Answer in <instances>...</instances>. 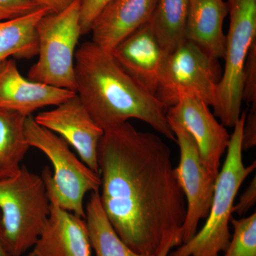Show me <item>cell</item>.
Listing matches in <instances>:
<instances>
[{
  "label": "cell",
  "instance_id": "19",
  "mask_svg": "<svg viewBox=\"0 0 256 256\" xmlns=\"http://www.w3.org/2000/svg\"><path fill=\"white\" fill-rule=\"evenodd\" d=\"M85 214L90 245L96 256H144L133 252L116 233L101 205L99 192L90 193Z\"/></svg>",
  "mask_w": 256,
  "mask_h": 256
},
{
  "label": "cell",
  "instance_id": "8",
  "mask_svg": "<svg viewBox=\"0 0 256 256\" xmlns=\"http://www.w3.org/2000/svg\"><path fill=\"white\" fill-rule=\"evenodd\" d=\"M222 70L218 60L185 40L165 62L156 96L166 107L191 96L214 107Z\"/></svg>",
  "mask_w": 256,
  "mask_h": 256
},
{
  "label": "cell",
  "instance_id": "10",
  "mask_svg": "<svg viewBox=\"0 0 256 256\" xmlns=\"http://www.w3.org/2000/svg\"><path fill=\"white\" fill-rule=\"evenodd\" d=\"M34 120L63 138L84 164L98 173V148L104 130L94 122L76 94L52 110L40 112Z\"/></svg>",
  "mask_w": 256,
  "mask_h": 256
},
{
  "label": "cell",
  "instance_id": "21",
  "mask_svg": "<svg viewBox=\"0 0 256 256\" xmlns=\"http://www.w3.org/2000/svg\"><path fill=\"white\" fill-rule=\"evenodd\" d=\"M234 234L224 256H256V213L240 220L232 217Z\"/></svg>",
  "mask_w": 256,
  "mask_h": 256
},
{
  "label": "cell",
  "instance_id": "29",
  "mask_svg": "<svg viewBox=\"0 0 256 256\" xmlns=\"http://www.w3.org/2000/svg\"><path fill=\"white\" fill-rule=\"evenodd\" d=\"M0 256H11L6 248L4 238V232H3L2 220L0 213Z\"/></svg>",
  "mask_w": 256,
  "mask_h": 256
},
{
  "label": "cell",
  "instance_id": "6",
  "mask_svg": "<svg viewBox=\"0 0 256 256\" xmlns=\"http://www.w3.org/2000/svg\"><path fill=\"white\" fill-rule=\"evenodd\" d=\"M80 0H75L60 12L43 16L36 26L38 60L28 77L33 82L76 92L74 58L79 37Z\"/></svg>",
  "mask_w": 256,
  "mask_h": 256
},
{
  "label": "cell",
  "instance_id": "7",
  "mask_svg": "<svg viewBox=\"0 0 256 256\" xmlns=\"http://www.w3.org/2000/svg\"><path fill=\"white\" fill-rule=\"evenodd\" d=\"M227 4L230 23L226 35L225 68L214 114L224 126L234 128L242 114L244 66L256 42V0H228Z\"/></svg>",
  "mask_w": 256,
  "mask_h": 256
},
{
  "label": "cell",
  "instance_id": "1",
  "mask_svg": "<svg viewBox=\"0 0 256 256\" xmlns=\"http://www.w3.org/2000/svg\"><path fill=\"white\" fill-rule=\"evenodd\" d=\"M98 164L101 205L116 233L133 252L156 256L186 218L170 146L126 122L104 130Z\"/></svg>",
  "mask_w": 256,
  "mask_h": 256
},
{
  "label": "cell",
  "instance_id": "13",
  "mask_svg": "<svg viewBox=\"0 0 256 256\" xmlns=\"http://www.w3.org/2000/svg\"><path fill=\"white\" fill-rule=\"evenodd\" d=\"M76 94L24 78L12 58L0 62V109L28 117L47 106H58Z\"/></svg>",
  "mask_w": 256,
  "mask_h": 256
},
{
  "label": "cell",
  "instance_id": "4",
  "mask_svg": "<svg viewBox=\"0 0 256 256\" xmlns=\"http://www.w3.org/2000/svg\"><path fill=\"white\" fill-rule=\"evenodd\" d=\"M24 133L30 148L42 151L53 165V172L48 166L42 170L47 194L62 208L85 220L84 197L99 192L100 175L79 160L63 138L37 124L33 116L25 120Z\"/></svg>",
  "mask_w": 256,
  "mask_h": 256
},
{
  "label": "cell",
  "instance_id": "17",
  "mask_svg": "<svg viewBox=\"0 0 256 256\" xmlns=\"http://www.w3.org/2000/svg\"><path fill=\"white\" fill-rule=\"evenodd\" d=\"M50 12L46 8H38L21 18L0 22V62L10 57L30 60L38 55L36 26Z\"/></svg>",
  "mask_w": 256,
  "mask_h": 256
},
{
  "label": "cell",
  "instance_id": "9",
  "mask_svg": "<svg viewBox=\"0 0 256 256\" xmlns=\"http://www.w3.org/2000/svg\"><path fill=\"white\" fill-rule=\"evenodd\" d=\"M166 119L180 150V163L174 173L186 202V218L181 228L182 240L184 244L196 234L200 220L208 216L216 178L205 168L191 134L180 122Z\"/></svg>",
  "mask_w": 256,
  "mask_h": 256
},
{
  "label": "cell",
  "instance_id": "11",
  "mask_svg": "<svg viewBox=\"0 0 256 256\" xmlns=\"http://www.w3.org/2000/svg\"><path fill=\"white\" fill-rule=\"evenodd\" d=\"M168 118L180 122L194 140L207 171L216 178L220 160L228 148L230 134L225 126L215 118L210 106L201 99L191 96L180 98L169 108Z\"/></svg>",
  "mask_w": 256,
  "mask_h": 256
},
{
  "label": "cell",
  "instance_id": "18",
  "mask_svg": "<svg viewBox=\"0 0 256 256\" xmlns=\"http://www.w3.org/2000/svg\"><path fill=\"white\" fill-rule=\"evenodd\" d=\"M26 116L0 109V180L13 178L30 150L24 133Z\"/></svg>",
  "mask_w": 256,
  "mask_h": 256
},
{
  "label": "cell",
  "instance_id": "27",
  "mask_svg": "<svg viewBox=\"0 0 256 256\" xmlns=\"http://www.w3.org/2000/svg\"><path fill=\"white\" fill-rule=\"evenodd\" d=\"M182 244V242L181 230L176 233L169 234L165 237L162 242L156 256H168L173 248L180 246Z\"/></svg>",
  "mask_w": 256,
  "mask_h": 256
},
{
  "label": "cell",
  "instance_id": "24",
  "mask_svg": "<svg viewBox=\"0 0 256 256\" xmlns=\"http://www.w3.org/2000/svg\"><path fill=\"white\" fill-rule=\"evenodd\" d=\"M38 8L30 0H0V22L21 18Z\"/></svg>",
  "mask_w": 256,
  "mask_h": 256
},
{
  "label": "cell",
  "instance_id": "22",
  "mask_svg": "<svg viewBox=\"0 0 256 256\" xmlns=\"http://www.w3.org/2000/svg\"><path fill=\"white\" fill-rule=\"evenodd\" d=\"M242 100L256 102V42L250 47L244 66Z\"/></svg>",
  "mask_w": 256,
  "mask_h": 256
},
{
  "label": "cell",
  "instance_id": "25",
  "mask_svg": "<svg viewBox=\"0 0 256 256\" xmlns=\"http://www.w3.org/2000/svg\"><path fill=\"white\" fill-rule=\"evenodd\" d=\"M256 144V102L252 104L248 114H246L242 130V149L247 150Z\"/></svg>",
  "mask_w": 256,
  "mask_h": 256
},
{
  "label": "cell",
  "instance_id": "15",
  "mask_svg": "<svg viewBox=\"0 0 256 256\" xmlns=\"http://www.w3.org/2000/svg\"><path fill=\"white\" fill-rule=\"evenodd\" d=\"M158 0H112L92 24V42L110 52L118 44L150 21Z\"/></svg>",
  "mask_w": 256,
  "mask_h": 256
},
{
  "label": "cell",
  "instance_id": "2",
  "mask_svg": "<svg viewBox=\"0 0 256 256\" xmlns=\"http://www.w3.org/2000/svg\"><path fill=\"white\" fill-rule=\"evenodd\" d=\"M76 94L99 127L105 130L138 119L176 142L166 119L168 108L132 78L110 52L94 42L75 54Z\"/></svg>",
  "mask_w": 256,
  "mask_h": 256
},
{
  "label": "cell",
  "instance_id": "5",
  "mask_svg": "<svg viewBox=\"0 0 256 256\" xmlns=\"http://www.w3.org/2000/svg\"><path fill=\"white\" fill-rule=\"evenodd\" d=\"M50 212V200L40 175L22 166L13 178L0 180V213L6 248L22 256L36 244Z\"/></svg>",
  "mask_w": 256,
  "mask_h": 256
},
{
  "label": "cell",
  "instance_id": "16",
  "mask_svg": "<svg viewBox=\"0 0 256 256\" xmlns=\"http://www.w3.org/2000/svg\"><path fill=\"white\" fill-rule=\"evenodd\" d=\"M228 14L224 0H190L185 38L215 60L224 58L226 36L224 22Z\"/></svg>",
  "mask_w": 256,
  "mask_h": 256
},
{
  "label": "cell",
  "instance_id": "3",
  "mask_svg": "<svg viewBox=\"0 0 256 256\" xmlns=\"http://www.w3.org/2000/svg\"><path fill=\"white\" fill-rule=\"evenodd\" d=\"M246 112H242L230 134L223 166L216 178L214 193L206 224L188 242L168 256H220L225 252L232 235L229 224L239 188L256 168V161L246 166L242 162V130Z\"/></svg>",
  "mask_w": 256,
  "mask_h": 256
},
{
  "label": "cell",
  "instance_id": "14",
  "mask_svg": "<svg viewBox=\"0 0 256 256\" xmlns=\"http://www.w3.org/2000/svg\"><path fill=\"white\" fill-rule=\"evenodd\" d=\"M48 196L50 215L28 256H92L85 220L62 208L52 195Z\"/></svg>",
  "mask_w": 256,
  "mask_h": 256
},
{
  "label": "cell",
  "instance_id": "20",
  "mask_svg": "<svg viewBox=\"0 0 256 256\" xmlns=\"http://www.w3.org/2000/svg\"><path fill=\"white\" fill-rule=\"evenodd\" d=\"M190 0H158L152 15V28L168 54L186 40L185 28Z\"/></svg>",
  "mask_w": 256,
  "mask_h": 256
},
{
  "label": "cell",
  "instance_id": "23",
  "mask_svg": "<svg viewBox=\"0 0 256 256\" xmlns=\"http://www.w3.org/2000/svg\"><path fill=\"white\" fill-rule=\"evenodd\" d=\"M112 0H80V24L82 35L90 33L98 16Z\"/></svg>",
  "mask_w": 256,
  "mask_h": 256
},
{
  "label": "cell",
  "instance_id": "12",
  "mask_svg": "<svg viewBox=\"0 0 256 256\" xmlns=\"http://www.w3.org/2000/svg\"><path fill=\"white\" fill-rule=\"evenodd\" d=\"M110 52L132 78L156 96L169 54L162 46L150 22L128 35Z\"/></svg>",
  "mask_w": 256,
  "mask_h": 256
},
{
  "label": "cell",
  "instance_id": "26",
  "mask_svg": "<svg viewBox=\"0 0 256 256\" xmlns=\"http://www.w3.org/2000/svg\"><path fill=\"white\" fill-rule=\"evenodd\" d=\"M256 202V178H252L246 190L239 198L236 205H234L232 212L240 216L245 215L250 208L255 206Z\"/></svg>",
  "mask_w": 256,
  "mask_h": 256
},
{
  "label": "cell",
  "instance_id": "28",
  "mask_svg": "<svg viewBox=\"0 0 256 256\" xmlns=\"http://www.w3.org/2000/svg\"><path fill=\"white\" fill-rule=\"evenodd\" d=\"M37 6L45 8L50 12L57 13L63 11L75 0H30Z\"/></svg>",
  "mask_w": 256,
  "mask_h": 256
}]
</instances>
